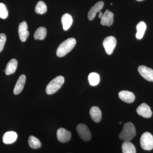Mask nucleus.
Wrapping results in <instances>:
<instances>
[{
	"mask_svg": "<svg viewBox=\"0 0 153 153\" xmlns=\"http://www.w3.org/2000/svg\"><path fill=\"white\" fill-rule=\"evenodd\" d=\"M104 6L103 2L100 1L96 3L94 6H93L90 10L88 12V18L90 21H92L95 18L96 15L97 13H99Z\"/></svg>",
	"mask_w": 153,
	"mask_h": 153,
	"instance_id": "f8f14e48",
	"label": "nucleus"
},
{
	"mask_svg": "<svg viewBox=\"0 0 153 153\" xmlns=\"http://www.w3.org/2000/svg\"><path fill=\"white\" fill-rule=\"evenodd\" d=\"M102 44L107 54L111 55L116 46V39L114 36H108L105 38Z\"/></svg>",
	"mask_w": 153,
	"mask_h": 153,
	"instance_id": "423d86ee",
	"label": "nucleus"
},
{
	"mask_svg": "<svg viewBox=\"0 0 153 153\" xmlns=\"http://www.w3.org/2000/svg\"><path fill=\"white\" fill-rule=\"evenodd\" d=\"M57 138L59 141L62 143L68 142L71 139V132L64 128H60L57 132Z\"/></svg>",
	"mask_w": 153,
	"mask_h": 153,
	"instance_id": "6e6552de",
	"label": "nucleus"
},
{
	"mask_svg": "<svg viewBox=\"0 0 153 153\" xmlns=\"http://www.w3.org/2000/svg\"><path fill=\"white\" fill-rule=\"evenodd\" d=\"M89 114L92 120L95 122L99 123L101 120L102 112L98 107H92L90 110Z\"/></svg>",
	"mask_w": 153,
	"mask_h": 153,
	"instance_id": "dca6fc26",
	"label": "nucleus"
},
{
	"mask_svg": "<svg viewBox=\"0 0 153 153\" xmlns=\"http://www.w3.org/2000/svg\"><path fill=\"white\" fill-rule=\"evenodd\" d=\"M118 96L122 101L128 103L133 102L135 98L134 94L128 91H122L119 93Z\"/></svg>",
	"mask_w": 153,
	"mask_h": 153,
	"instance_id": "ddd939ff",
	"label": "nucleus"
},
{
	"mask_svg": "<svg viewBox=\"0 0 153 153\" xmlns=\"http://www.w3.org/2000/svg\"><path fill=\"white\" fill-rule=\"evenodd\" d=\"M137 112L139 115L146 118H150L152 114L150 107L146 103L140 105L137 108Z\"/></svg>",
	"mask_w": 153,
	"mask_h": 153,
	"instance_id": "1a4fd4ad",
	"label": "nucleus"
},
{
	"mask_svg": "<svg viewBox=\"0 0 153 153\" xmlns=\"http://www.w3.org/2000/svg\"><path fill=\"white\" fill-rule=\"evenodd\" d=\"M7 37L4 33L0 34V52L3 51Z\"/></svg>",
	"mask_w": 153,
	"mask_h": 153,
	"instance_id": "a878e982",
	"label": "nucleus"
},
{
	"mask_svg": "<svg viewBox=\"0 0 153 153\" xmlns=\"http://www.w3.org/2000/svg\"><path fill=\"white\" fill-rule=\"evenodd\" d=\"M76 40L75 38H68L60 44L57 48L56 54L58 57H63L70 52L75 47Z\"/></svg>",
	"mask_w": 153,
	"mask_h": 153,
	"instance_id": "f257e3e1",
	"label": "nucleus"
},
{
	"mask_svg": "<svg viewBox=\"0 0 153 153\" xmlns=\"http://www.w3.org/2000/svg\"><path fill=\"white\" fill-rule=\"evenodd\" d=\"M137 1H142L143 0H137Z\"/></svg>",
	"mask_w": 153,
	"mask_h": 153,
	"instance_id": "cd10ccee",
	"label": "nucleus"
},
{
	"mask_svg": "<svg viewBox=\"0 0 153 153\" xmlns=\"http://www.w3.org/2000/svg\"><path fill=\"white\" fill-rule=\"evenodd\" d=\"M114 16L112 12L106 10L101 18V25L108 27L111 26L113 23Z\"/></svg>",
	"mask_w": 153,
	"mask_h": 153,
	"instance_id": "9b49d317",
	"label": "nucleus"
},
{
	"mask_svg": "<svg viewBox=\"0 0 153 153\" xmlns=\"http://www.w3.org/2000/svg\"><path fill=\"white\" fill-rule=\"evenodd\" d=\"M8 16V11L7 7L3 3H0V18L6 19Z\"/></svg>",
	"mask_w": 153,
	"mask_h": 153,
	"instance_id": "393cba45",
	"label": "nucleus"
},
{
	"mask_svg": "<svg viewBox=\"0 0 153 153\" xmlns=\"http://www.w3.org/2000/svg\"><path fill=\"white\" fill-rule=\"evenodd\" d=\"M77 134L80 138L85 141H88L91 139V134L88 127L84 124H79L76 128Z\"/></svg>",
	"mask_w": 153,
	"mask_h": 153,
	"instance_id": "39448f33",
	"label": "nucleus"
},
{
	"mask_svg": "<svg viewBox=\"0 0 153 153\" xmlns=\"http://www.w3.org/2000/svg\"><path fill=\"white\" fill-rule=\"evenodd\" d=\"M123 153H136L134 146L130 142L124 141L122 145Z\"/></svg>",
	"mask_w": 153,
	"mask_h": 153,
	"instance_id": "aec40b11",
	"label": "nucleus"
},
{
	"mask_svg": "<svg viewBox=\"0 0 153 153\" xmlns=\"http://www.w3.org/2000/svg\"><path fill=\"white\" fill-rule=\"evenodd\" d=\"M136 132L135 128L131 122H128L125 124L122 131L120 134V138L124 141L130 142L135 136Z\"/></svg>",
	"mask_w": 153,
	"mask_h": 153,
	"instance_id": "f03ea898",
	"label": "nucleus"
},
{
	"mask_svg": "<svg viewBox=\"0 0 153 153\" xmlns=\"http://www.w3.org/2000/svg\"><path fill=\"white\" fill-rule=\"evenodd\" d=\"M27 29V22H23L20 23L19 27V38L22 42L26 41L30 35Z\"/></svg>",
	"mask_w": 153,
	"mask_h": 153,
	"instance_id": "9d476101",
	"label": "nucleus"
},
{
	"mask_svg": "<svg viewBox=\"0 0 153 153\" xmlns=\"http://www.w3.org/2000/svg\"><path fill=\"white\" fill-rule=\"evenodd\" d=\"M146 28L147 26L145 22H140L138 24L137 26V33L136 35L137 39L140 40L143 38Z\"/></svg>",
	"mask_w": 153,
	"mask_h": 153,
	"instance_id": "6ab92c4d",
	"label": "nucleus"
},
{
	"mask_svg": "<svg viewBox=\"0 0 153 153\" xmlns=\"http://www.w3.org/2000/svg\"><path fill=\"white\" fill-rule=\"evenodd\" d=\"M28 143L30 147L34 149H39L41 148V143L40 140L36 137L33 136H30L29 137Z\"/></svg>",
	"mask_w": 153,
	"mask_h": 153,
	"instance_id": "4be33fe9",
	"label": "nucleus"
},
{
	"mask_svg": "<svg viewBox=\"0 0 153 153\" xmlns=\"http://www.w3.org/2000/svg\"><path fill=\"white\" fill-rule=\"evenodd\" d=\"M26 77L24 74L19 76V79L15 85L13 90L14 94L16 95L21 93L23 90L26 82Z\"/></svg>",
	"mask_w": 153,
	"mask_h": 153,
	"instance_id": "4468645a",
	"label": "nucleus"
},
{
	"mask_svg": "<svg viewBox=\"0 0 153 153\" xmlns=\"http://www.w3.org/2000/svg\"><path fill=\"white\" fill-rule=\"evenodd\" d=\"M139 73L146 79L150 82H153V69L145 66H140L138 68Z\"/></svg>",
	"mask_w": 153,
	"mask_h": 153,
	"instance_id": "0eeeda50",
	"label": "nucleus"
},
{
	"mask_svg": "<svg viewBox=\"0 0 153 153\" xmlns=\"http://www.w3.org/2000/svg\"><path fill=\"white\" fill-rule=\"evenodd\" d=\"M88 79L91 85L92 86H95L99 83V75L97 73L92 72L88 75Z\"/></svg>",
	"mask_w": 153,
	"mask_h": 153,
	"instance_id": "b1692460",
	"label": "nucleus"
},
{
	"mask_svg": "<svg viewBox=\"0 0 153 153\" xmlns=\"http://www.w3.org/2000/svg\"><path fill=\"white\" fill-rule=\"evenodd\" d=\"M47 34V30L44 27H40L36 30L34 34V37L35 40H43L46 38Z\"/></svg>",
	"mask_w": 153,
	"mask_h": 153,
	"instance_id": "412c9836",
	"label": "nucleus"
},
{
	"mask_svg": "<svg viewBox=\"0 0 153 153\" xmlns=\"http://www.w3.org/2000/svg\"><path fill=\"white\" fill-rule=\"evenodd\" d=\"M61 22L63 25V29L64 30H67L72 25L73 19L70 14L66 13L63 15L61 18Z\"/></svg>",
	"mask_w": 153,
	"mask_h": 153,
	"instance_id": "a211bd4d",
	"label": "nucleus"
},
{
	"mask_svg": "<svg viewBox=\"0 0 153 153\" xmlns=\"http://www.w3.org/2000/svg\"><path fill=\"white\" fill-rule=\"evenodd\" d=\"M18 66V61L16 59H12L7 64L5 68L7 75H10L15 73Z\"/></svg>",
	"mask_w": 153,
	"mask_h": 153,
	"instance_id": "f3484780",
	"label": "nucleus"
},
{
	"mask_svg": "<svg viewBox=\"0 0 153 153\" xmlns=\"http://www.w3.org/2000/svg\"><path fill=\"white\" fill-rule=\"evenodd\" d=\"M141 146L145 150L150 151L153 149V136L149 132H146L142 135L140 140Z\"/></svg>",
	"mask_w": 153,
	"mask_h": 153,
	"instance_id": "20e7f679",
	"label": "nucleus"
},
{
	"mask_svg": "<svg viewBox=\"0 0 153 153\" xmlns=\"http://www.w3.org/2000/svg\"><path fill=\"white\" fill-rule=\"evenodd\" d=\"M18 135L15 131H10L6 132L3 137V142L6 144H10L16 140Z\"/></svg>",
	"mask_w": 153,
	"mask_h": 153,
	"instance_id": "2eb2a0df",
	"label": "nucleus"
},
{
	"mask_svg": "<svg viewBox=\"0 0 153 153\" xmlns=\"http://www.w3.org/2000/svg\"><path fill=\"white\" fill-rule=\"evenodd\" d=\"M47 6L43 1L38 2L35 8V12L36 13L41 15L45 14L47 12Z\"/></svg>",
	"mask_w": 153,
	"mask_h": 153,
	"instance_id": "5701e85b",
	"label": "nucleus"
},
{
	"mask_svg": "<svg viewBox=\"0 0 153 153\" xmlns=\"http://www.w3.org/2000/svg\"><path fill=\"white\" fill-rule=\"evenodd\" d=\"M102 15H103V14H102V12L100 11V12H99V18L100 19H101L102 17Z\"/></svg>",
	"mask_w": 153,
	"mask_h": 153,
	"instance_id": "bb28decb",
	"label": "nucleus"
},
{
	"mask_svg": "<svg viewBox=\"0 0 153 153\" xmlns=\"http://www.w3.org/2000/svg\"><path fill=\"white\" fill-rule=\"evenodd\" d=\"M64 81L65 79L63 76H56L47 85L46 87V93L48 94H52L55 93L62 87Z\"/></svg>",
	"mask_w": 153,
	"mask_h": 153,
	"instance_id": "7ed1b4c3",
	"label": "nucleus"
}]
</instances>
